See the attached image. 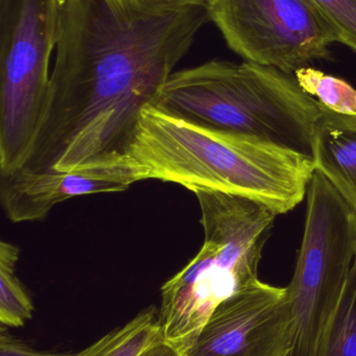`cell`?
Instances as JSON below:
<instances>
[{
	"instance_id": "1",
	"label": "cell",
	"mask_w": 356,
	"mask_h": 356,
	"mask_svg": "<svg viewBox=\"0 0 356 356\" xmlns=\"http://www.w3.org/2000/svg\"><path fill=\"white\" fill-rule=\"evenodd\" d=\"M209 19L198 2L60 0L47 108L22 168L116 165Z\"/></svg>"
},
{
	"instance_id": "2",
	"label": "cell",
	"mask_w": 356,
	"mask_h": 356,
	"mask_svg": "<svg viewBox=\"0 0 356 356\" xmlns=\"http://www.w3.org/2000/svg\"><path fill=\"white\" fill-rule=\"evenodd\" d=\"M123 163L136 180L215 191L258 201L277 215L302 202L313 159L274 144L211 129L146 106Z\"/></svg>"
},
{
	"instance_id": "3",
	"label": "cell",
	"mask_w": 356,
	"mask_h": 356,
	"mask_svg": "<svg viewBox=\"0 0 356 356\" xmlns=\"http://www.w3.org/2000/svg\"><path fill=\"white\" fill-rule=\"evenodd\" d=\"M152 106L311 159L321 115L320 102L292 74L254 63L217 60L173 72Z\"/></svg>"
},
{
	"instance_id": "4",
	"label": "cell",
	"mask_w": 356,
	"mask_h": 356,
	"mask_svg": "<svg viewBox=\"0 0 356 356\" xmlns=\"http://www.w3.org/2000/svg\"><path fill=\"white\" fill-rule=\"evenodd\" d=\"M204 244L161 288L163 339L185 348L211 314L230 297L259 282L258 265L277 213L267 205L228 193L196 191Z\"/></svg>"
},
{
	"instance_id": "5",
	"label": "cell",
	"mask_w": 356,
	"mask_h": 356,
	"mask_svg": "<svg viewBox=\"0 0 356 356\" xmlns=\"http://www.w3.org/2000/svg\"><path fill=\"white\" fill-rule=\"evenodd\" d=\"M304 234L286 288L294 345L288 356H320L339 309L356 249V215L321 173L307 188Z\"/></svg>"
},
{
	"instance_id": "6",
	"label": "cell",
	"mask_w": 356,
	"mask_h": 356,
	"mask_svg": "<svg viewBox=\"0 0 356 356\" xmlns=\"http://www.w3.org/2000/svg\"><path fill=\"white\" fill-rule=\"evenodd\" d=\"M60 0H0V173L22 168L50 92Z\"/></svg>"
},
{
	"instance_id": "7",
	"label": "cell",
	"mask_w": 356,
	"mask_h": 356,
	"mask_svg": "<svg viewBox=\"0 0 356 356\" xmlns=\"http://www.w3.org/2000/svg\"><path fill=\"white\" fill-rule=\"evenodd\" d=\"M210 20L246 62L292 74L342 35L316 0H211Z\"/></svg>"
},
{
	"instance_id": "8",
	"label": "cell",
	"mask_w": 356,
	"mask_h": 356,
	"mask_svg": "<svg viewBox=\"0 0 356 356\" xmlns=\"http://www.w3.org/2000/svg\"><path fill=\"white\" fill-rule=\"evenodd\" d=\"M294 345L286 288L259 280L224 301L183 356H288Z\"/></svg>"
},
{
	"instance_id": "9",
	"label": "cell",
	"mask_w": 356,
	"mask_h": 356,
	"mask_svg": "<svg viewBox=\"0 0 356 356\" xmlns=\"http://www.w3.org/2000/svg\"><path fill=\"white\" fill-rule=\"evenodd\" d=\"M125 166L73 171H33L21 168L0 173V197L13 223L41 221L52 207L73 197L125 192L135 184Z\"/></svg>"
},
{
	"instance_id": "10",
	"label": "cell",
	"mask_w": 356,
	"mask_h": 356,
	"mask_svg": "<svg viewBox=\"0 0 356 356\" xmlns=\"http://www.w3.org/2000/svg\"><path fill=\"white\" fill-rule=\"evenodd\" d=\"M313 139L315 170L321 173L356 215V115H342L320 104Z\"/></svg>"
},
{
	"instance_id": "11",
	"label": "cell",
	"mask_w": 356,
	"mask_h": 356,
	"mask_svg": "<svg viewBox=\"0 0 356 356\" xmlns=\"http://www.w3.org/2000/svg\"><path fill=\"white\" fill-rule=\"evenodd\" d=\"M162 337L157 309L146 307L125 325L115 328L72 356H139Z\"/></svg>"
},
{
	"instance_id": "12",
	"label": "cell",
	"mask_w": 356,
	"mask_h": 356,
	"mask_svg": "<svg viewBox=\"0 0 356 356\" xmlns=\"http://www.w3.org/2000/svg\"><path fill=\"white\" fill-rule=\"evenodd\" d=\"M20 250L16 245L0 243V323L18 328L33 317V305L16 275Z\"/></svg>"
},
{
	"instance_id": "13",
	"label": "cell",
	"mask_w": 356,
	"mask_h": 356,
	"mask_svg": "<svg viewBox=\"0 0 356 356\" xmlns=\"http://www.w3.org/2000/svg\"><path fill=\"white\" fill-rule=\"evenodd\" d=\"M320 356H356V265L353 268Z\"/></svg>"
},
{
	"instance_id": "14",
	"label": "cell",
	"mask_w": 356,
	"mask_h": 356,
	"mask_svg": "<svg viewBox=\"0 0 356 356\" xmlns=\"http://www.w3.org/2000/svg\"><path fill=\"white\" fill-rule=\"evenodd\" d=\"M295 77L303 91L317 98L322 106L342 115H356V90L347 81L316 69H299Z\"/></svg>"
},
{
	"instance_id": "15",
	"label": "cell",
	"mask_w": 356,
	"mask_h": 356,
	"mask_svg": "<svg viewBox=\"0 0 356 356\" xmlns=\"http://www.w3.org/2000/svg\"><path fill=\"white\" fill-rule=\"evenodd\" d=\"M342 35V43L356 51V0H316Z\"/></svg>"
},
{
	"instance_id": "16",
	"label": "cell",
	"mask_w": 356,
	"mask_h": 356,
	"mask_svg": "<svg viewBox=\"0 0 356 356\" xmlns=\"http://www.w3.org/2000/svg\"><path fill=\"white\" fill-rule=\"evenodd\" d=\"M0 356H72L70 353H42L8 336L2 330L0 337Z\"/></svg>"
},
{
	"instance_id": "17",
	"label": "cell",
	"mask_w": 356,
	"mask_h": 356,
	"mask_svg": "<svg viewBox=\"0 0 356 356\" xmlns=\"http://www.w3.org/2000/svg\"><path fill=\"white\" fill-rule=\"evenodd\" d=\"M139 356H183L179 349L160 338L150 345Z\"/></svg>"
},
{
	"instance_id": "18",
	"label": "cell",
	"mask_w": 356,
	"mask_h": 356,
	"mask_svg": "<svg viewBox=\"0 0 356 356\" xmlns=\"http://www.w3.org/2000/svg\"><path fill=\"white\" fill-rule=\"evenodd\" d=\"M180 1L198 2V3L208 4L211 0H180Z\"/></svg>"
},
{
	"instance_id": "19",
	"label": "cell",
	"mask_w": 356,
	"mask_h": 356,
	"mask_svg": "<svg viewBox=\"0 0 356 356\" xmlns=\"http://www.w3.org/2000/svg\"><path fill=\"white\" fill-rule=\"evenodd\" d=\"M355 265H356V249H355Z\"/></svg>"
}]
</instances>
